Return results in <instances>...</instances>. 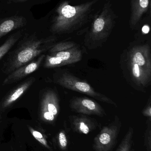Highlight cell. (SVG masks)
<instances>
[{"instance_id":"1","label":"cell","mask_w":151,"mask_h":151,"mask_svg":"<svg viewBox=\"0 0 151 151\" xmlns=\"http://www.w3.org/2000/svg\"><path fill=\"white\" fill-rule=\"evenodd\" d=\"M101 0H90L73 5L70 0H63L54 10L50 31L54 35L71 33L90 24Z\"/></svg>"},{"instance_id":"2","label":"cell","mask_w":151,"mask_h":151,"mask_svg":"<svg viewBox=\"0 0 151 151\" xmlns=\"http://www.w3.org/2000/svg\"><path fill=\"white\" fill-rule=\"evenodd\" d=\"M56 40L57 37L54 35L40 38L35 33L25 34L16 48L10 53L3 65V73L8 75L30 63L48 51Z\"/></svg>"},{"instance_id":"3","label":"cell","mask_w":151,"mask_h":151,"mask_svg":"<svg viewBox=\"0 0 151 151\" xmlns=\"http://www.w3.org/2000/svg\"><path fill=\"white\" fill-rule=\"evenodd\" d=\"M112 6L111 1L107 0L95 14L87 29L85 43L98 45L109 37L118 18Z\"/></svg>"},{"instance_id":"4","label":"cell","mask_w":151,"mask_h":151,"mask_svg":"<svg viewBox=\"0 0 151 151\" xmlns=\"http://www.w3.org/2000/svg\"><path fill=\"white\" fill-rule=\"evenodd\" d=\"M128 65L134 81L139 86L148 85L151 79L150 48L149 44L133 47L128 55Z\"/></svg>"},{"instance_id":"5","label":"cell","mask_w":151,"mask_h":151,"mask_svg":"<svg viewBox=\"0 0 151 151\" xmlns=\"http://www.w3.org/2000/svg\"><path fill=\"white\" fill-rule=\"evenodd\" d=\"M56 83L71 90L86 94L99 101L111 104L114 106H117L109 98L95 91L88 83L67 73L61 74L56 79Z\"/></svg>"},{"instance_id":"6","label":"cell","mask_w":151,"mask_h":151,"mask_svg":"<svg viewBox=\"0 0 151 151\" xmlns=\"http://www.w3.org/2000/svg\"><path fill=\"white\" fill-rule=\"evenodd\" d=\"M121 123L116 116L114 120L104 126L94 138L93 147L95 151H111L117 142Z\"/></svg>"},{"instance_id":"7","label":"cell","mask_w":151,"mask_h":151,"mask_svg":"<svg viewBox=\"0 0 151 151\" xmlns=\"http://www.w3.org/2000/svg\"><path fill=\"white\" fill-rule=\"evenodd\" d=\"M82 54L76 47L65 51L49 53L44 60V67L47 69L60 67L75 63L80 61Z\"/></svg>"},{"instance_id":"8","label":"cell","mask_w":151,"mask_h":151,"mask_svg":"<svg viewBox=\"0 0 151 151\" xmlns=\"http://www.w3.org/2000/svg\"><path fill=\"white\" fill-rule=\"evenodd\" d=\"M59 99L55 91L48 90L43 95L40 103V115L43 120L52 122L59 111Z\"/></svg>"},{"instance_id":"9","label":"cell","mask_w":151,"mask_h":151,"mask_svg":"<svg viewBox=\"0 0 151 151\" xmlns=\"http://www.w3.org/2000/svg\"><path fill=\"white\" fill-rule=\"evenodd\" d=\"M70 107L73 111L86 115L103 117L105 115L103 107L95 101L87 97H77L71 101Z\"/></svg>"},{"instance_id":"10","label":"cell","mask_w":151,"mask_h":151,"mask_svg":"<svg viewBox=\"0 0 151 151\" xmlns=\"http://www.w3.org/2000/svg\"><path fill=\"white\" fill-rule=\"evenodd\" d=\"M46 55L42 54L30 63L18 68L5 78L2 85H9L17 82L37 70L45 59Z\"/></svg>"},{"instance_id":"11","label":"cell","mask_w":151,"mask_h":151,"mask_svg":"<svg viewBox=\"0 0 151 151\" xmlns=\"http://www.w3.org/2000/svg\"><path fill=\"white\" fill-rule=\"evenodd\" d=\"M130 5L129 25L135 29L142 18L151 12V0H130Z\"/></svg>"},{"instance_id":"12","label":"cell","mask_w":151,"mask_h":151,"mask_svg":"<svg viewBox=\"0 0 151 151\" xmlns=\"http://www.w3.org/2000/svg\"><path fill=\"white\" fill-rule=\"evenodd\" d=\"M35 81V78L30 77L14 88L0 103V109L4 110L12 105L30 88Z\"/></svg>"},{"instance_id":"13","label":"cell","mask_w":151,"mask_h":151,"mask_svg":"<svg viewBox=\"0 0 151 151\" xmlns=\"http://www.w3.org/2000/svg\"><path fill=\"white\" fill-rule=\"evenodd\" d=\"M69 121L72 130L79 134H88L96 128L95 121L84 115L69 116Z\"/></svg>"},{"instance_id":"14","label":"cell","mask_w":151,"mask_h":151,"mask_svg":"<svg viewBox=\"0 0 151 151\" xmlns=\"http://www.w3.org/2000/svg\"><path fill=\"white\" fill-rule=\"evenodd\" d=\"M26 19L23 16H13L0 19V39L12 31L26 25Z\"/></svg>"},{"instance_id":"15","label":"cell","mask_w":151,"mask_h":151,"mask_svg":"<svg viewBox=\"0 0 151 151\" xmlns=\"http://www.w3.org/2000/svg\"><path fill=\"white\" fill-rule=\"evenodd\" d=\"M23 30L17 31L10 35L2 45H0V60L9 51L15 44L20 40Z\"/></svg>"},{"instance_id":"16","label":"cell","mask_w":151,"mask_h":151,"mask_svg":"<svg viewBox=\"0 0 151 151\" xmlns=\"http://www.w3.org/2000/svg\"><path fill=\"white\" fill-rule=\"evenodd\" d=\"M134 134V129L129 127L116 151H131Z\"/></svg>"},{"instance_id":"17","label":"cell","mask_w":151,"mask_h":151,"mask_svg":"<svg viewBox=\"0 0 151 151\" xmlns=\"http://www.w3.org/2000/svg\"><path fill=\"white\" fill-rule=\"evenodd\" d=\"M76 44L73 42H64L56 43L48 50L49 53L65 51L76 47Z\"/></svg>"},{"instance_id":"18","label":"cell","mask_w":151,"mask_h":151,"mask_svg":"<svg viewBox=\"0 0 151 151\" xmlns=\"http://www.w3.org/2000/svg\"><path fill=\"white\" fill-rule=\"evenodd\" d=\"M58 142L59 148L62 151H66L68 148V139L65 130H62L59 133Z\"/></svg>"},{"instance_id":"19","label":"cell","mask_w":151,"mask_h":151,"mask_svg":"<svg viewBox=\"0 0 151 151\" xmlns=\"http://www.w3.org/2000/svg\"><path fill=\"white\" fill-rule=\"evenodd\" d=\"M28 128H29V130H30L31 133H32L33 136L37 141H38L42 145H43L44 147H46L47 149L49 150H51V148L48 145L47 140L41 133L38 132L37 130H35L34 129H33V128L31 127H29Z\"/></svg>"},{"instance_id":"20","label":"cell","mask_w":151,"mask_h":151,"mask_svg":"<svg viewBox=\"0 0 151 151\" xmlns=\"http://www.w3.org/2000/svg\"><path fill=\"white\" fill-rule=\"evenodd\" d=\"M144 145L146 151H151V119L149 121L148 126L144 132Z\"/></svg>"},{"instance_id":"21","label":"cell","mask_w":151,"mask_h":151,"mask_svg":"<svg viewBox=\"0 0 151 151\" xmlns=\"http://www.w3.org/2000/svg\"><path fill=\"white\" fill-rule=\"evenodd\" d=\"M142 114L144 116L148 117L149 118V119H151V106L150 102V103L148 104V105H147V106L143 110Z\"/></svg>"},{"instance_id":"22","label":"cell","mask_w":151,"mask_h":151,"mask_svg":"<svg viewBox=\"0 0 151 151\" xmlns=\"http://www.w3.org/2000/svg\"><path fill=\"white\" fill-rule=\"evenodd\" d=\"M10 2L20 3L26 1L27 0H9Z\"/></svg>"},{"instance_id":"23","label":"cell","mask_w":151,"mask_h":151,"mask_svg":"<svg viewBox=\"0 0 151 151\" xmlns=\"http://www.w3.org/2000/svg\"><path fill=\"white\" fill-rule=\"evenodd\" d=\"M130 151H135L134 150V149H133V150H131Z\"/></svg>"}]
</instances>
